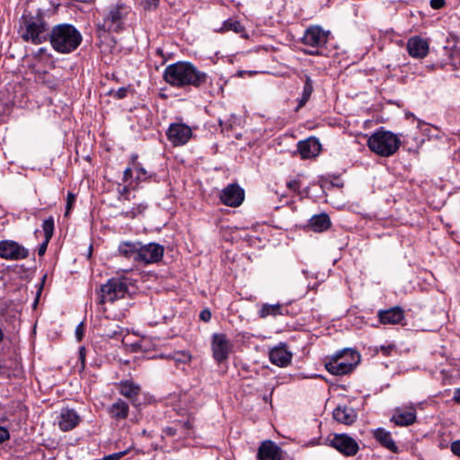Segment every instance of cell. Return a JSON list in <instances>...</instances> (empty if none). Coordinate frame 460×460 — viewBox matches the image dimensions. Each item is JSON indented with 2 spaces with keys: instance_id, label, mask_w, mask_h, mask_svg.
Instances as JSON below:
<instances>
[{
  "instance_id": "6da1fadb",
  "label": "cell",
  "mask_w": 460,
  "mask_h": 460,
  "mask_svg": "<svg viewBox=\"0 0 460 460\" xmlns=\"http://www.w3.org/2000/svg\"><path fill=\"white\" fill-rule=\"evenodd\" d=\"M19 34L24 41L41 44L51 38L48 24L41 15H24L19 22Z\"/></svg>"
},
{
  "instance_id": "7a4b0ae2",
  "label": "cell",
  "mask_w": 460,
  "mask_h": 460,
  "mask_svg": "<svg viewBox=\"0 0 460 460\" xmlns=\"http://www.w3.org/2000/svg\"><path fill=\"white\" fill-rule=\"evenodd\" d=\"M164 79L174 86H198L204 80V75L197 71L192 64L177 62L167 67Z\"/></svg>"
},
{
  "instance_id": "3957f363",
  "label": "cell",
  "mask_w": 460,
  "mask_h": 460,
  "mask_svg": "<svg viewBox=\"0 0 460 460\" xmlns=\"http://www.w3.org/2000/svg\"><path fill=\"white\" fill-rule=\"evenodd\" d=\"M50 40L52 48L56 52L68 54L76 51L81 44L82 36L74 26L63 24L53 28Z\"/></svg>"
},
{
  "instance_id": "277c9868",
  "label": "cell",
  "mask_w": 460,
  "mask_h": 460,
  "mask_svg": "<svg viewBox=\"0 0 460 460\" xmlns=\"http://www.w3.org/2000/svg\"><path fill=\"white\" fill-rule=\"evenodd\" d=\"M360 361V353L353 349H345L333 357L326 365L327 371L334 376H343L359 365Z\"/></svg>"
},
{
  "instance_id": "5b68a950",
  "label": "cell",
  "mask_w": 460,
  "mask_h": 460,
  "mask_svg": "<svg viewBox=\"0 0 460 460\" xmlns=\"http://www.w3.org/2000/svg\"><path fill=\"white\" fill-rule=\"evenodd\" d=\"M367 144L373 152L379 156L387 157L392 156L398 150L400 147V140L392 132L381 130L372 135L369 139Z\"/></svg>"
},
{
  "instance_id": "8992f818",
  "label": "cell",
  "mask_w": 460,
  "mask_h": 460,
  "mask_svg": "<svg viewBox=\"0 0 460 460\" xmlns=\"http://www.w3.org/2000/svg\"><path fill=\"white\" fill-rule=\"evenodd\" d=\"M128 286L121 280L111 279L101 288L100 302L102 304L118 301L128 293Z\"/></svg>"
},
{
  "instance_id": "52a82bcc",
  "label": "cell",
  "mask_w": 460,
  "mask_h": 460,
  "mask_svg": "<svg viewBox=\"0 0 460 460\" xmlns=\"http://www.w3.org/2000/svg\"><path fill=\"white\" fill-rule=\"evenodd\" d=\"M167 139L175 147L186 145L193 136V131L189 126L182 123L172 124L167 131Z\"/></svg>"
},
{
  "instance_id": "ba28073f",
  "label": "cell",
  "mask_w": 460,
  "mask_h": 460,
  "mask_svg": "<svg viewBox=\"0 0 460 460\" xmlns=\"http://www.w3.org/2000/svg\"><path fill=\"white\" fill-rule=\"evenodd\" d=\"M220 200L224 205L230 208L240 207L245 200V191L238 185H230L223 190Z\"/></svg>"
},
{
  "instance_id": "9c48e42d",
  "label": "cell",
  "mask_w": 460,
  "mask_h": 460,
  "mask_svg": "<svg viewBox=\"0 0 460 460\" xmlns=\"http://www.w3.org/2000/svg\"><path fill=\"white\" fill-rule=\"evenodd\" d=\"M0 256L7 260H22L28 256V250L15 242L5 240L0 244Z\"/></svg>"
},
{
  "instance_id": "30bf717a",
  "label": "cell",
  "mask_w": 460,
  "mask_h": 460,
  "mask_svg": "<svg viewBox=\"0 0 460 460\" xmlns=\"http://www.w3.org/2000/svg\"><path fill=\"white\" fill-rule=\"evenodd\" d=\"M334 449L347 456H355L359 451V446L355 440L348 435L341 434L334 436L331 442Z\"/></svg>"
},
{
  "instance_id": "8fae6325",
  "label": "cell",
  "mask_w": 460,
  "mask_h": 460,
  "mask_svg": "<svg viewBox=\"0 0 460 460\" xmlns=\"http://www.w3.org/2000/svg\"><path fill=\"white\" fill-rule=\"evenodd\" d=\"M329 33L320 26H312L306 31L302 41L305 44L313 47H321L328 41Z\"/></svg>"
},
{
  "instance_id": "7c38bea8",
  "label": "cell",
  "mask_w": 460,
  "mask_h": 460,
  "mask_svg": "<svg viewBox=\"0 0 460 460\" xmlns=\"http://www.w3.org/2000/svg\"><path fill=\"white\" fill-rule=\"evenodd\" d=\"M212 353L219 363L224 362L229 353V342L224 334H217L212 337Z\"/></svg>"
},
{
  "instance_id": "4fadbf2b",
  "label": "cell",
  "mask_w": 460,
  "mask_h": 460,
  "mask_svg": "<svg viewBox=\"0 0 460 460\" xmlns=\"http://www.w3.org/2000/svg\"><path fill=\"white\" fill-rule=\"evenodd\" d=\"M322 149L319 141L315 137H311L301 141L297 145V150L302 158L310 159L318 156Z\"/></svg>"
},
{
  "instance_id": "5bb4252c",
  "label": "cell",
  "mask_w": 460,
  "mask_h": 460,
  "mask_svg": "<svg viewBox=\"0 0 460 460\" xmlns=\"http://www.w3.org/2000/svg\"><path fill=\"white\" fill-rule=\"evenodd\" d=\"M139 256L141 260L147 264L158 263L163 258L164 248L157 244L144 245L139 250Z\"/></svg>"
},
{
  "instance_id": "9a60e30c",
  "label": "cell",
  "mask_w": 460,
  "mask_h": 460,
  "mask_svg": "<svg viewBox=\"0 0 460 460\" xmlns=\"http://www.w3.org/2000/svg\"><path fill=\"white\" fill-rule=\"evenodd\" d=\"M271 363L279 367H288L292 360V353L285 346H277L269 353Z\"/></svg>"
},
{
  "instance_id": "2e32d148",
  "label": "cell",
  "mask_w": 460,
  "mask_h": 460,
  "mask_svg": "<svg viewBox=\"0 0 460 460\" xmlns=\"http://www.w3.org/2000/svg\"><path fill=\"white\" fill-rule=\"evenodd\" d=\"M81 422L80 417L77 412H75L72 409H65L60 413L59 418V426L60 430L64 432H68L74 430L75 428L78 426V424Z\"/></svg>"
},
{
  "instance_id": "e0dca14e",
  "label": "cell",
  "mask_w": 460,
  "mask_h": 460,
  "mask_svg": "<svg viewBox=\"0 0 460 460\" xmlns=\"http://www.w3.org/2000/svg\"><path fill=\"white\" fill-rule=\"evenodd\" d=\"M392 422L397 426H410L416 422V411L412 407L398 408L394 412Z\"/></svg>"
},
{
  "instance_id": "ac0fdd59",
  "label": "cell",
  "mask_w": 460,
  "mask_h": 460,
  "mask_svg": "<svg viewBox=\"0 0 460 460\" xmlns=\"http://www.w3.org/2000/svg\"><path fill=\"white\" fill-rule=\"evenodd\" d=\"M407 51L413 58L423 59L429 53V44L425 40L416 36L409 40Z\"/></svg>"
},
{
  "instance_id": "d6986e66",
  "label": "cell",
  "mask_w": 460,
  "mask_h": 460,
  "mask_svg": "<svg viewBox=\"0 0 460 460\" xmlns=\"http://www.w3.org/2000/svg\"><path fill=\"white\" fill-rule=\"evenodd\" d=\"M259 460H281L282 450L271 442H265L261 445L258 451Z\"/></svg>"
},
{
  "instance_id": "ffe728a7",
  "label": "cell",
  "mask_w": 460,
  "mask_h": 460,
  "mask_svg": "<svg viewBox=\"0 0 460 460\" xmlns=\"http://www.w3.org/2000/svg\"><path fill=\"white\" fill-rule=\"evenodd\" d=\"M379 321L383 325H398L404 320V311L400 308H393L379 313Z\"/></svg>"
},
{
  "instance_id": "44dd1931",
  "label": "cell",
  "mask_w": 460,
  "mask_h": 460,
  "mask_svg": "<svg viewBox=\"0 0 460 460\" xmlns=\"http://www.w3.org/2000/svg\"><path fill=\"white\" fill-rule=\"evenodd\" d=\"M374 436L377 439V441L383 447H385L386 449L390 450L391 452L396 453V454L398 453L397 444H396V442H394L391 433L388 430H385L383 428H379V429L374 431Z\"/></svg>"
},
{
  "instance_id": "7402d4cb",
  "label": "cell",
  "mask_w": 460,
  "mask_h": 460,
  "mask_svg": "<svg viewBox=\"0 0 460 460\" xmlns=\"http://www.w3.org/2000/svg\"><path fill=\"white\" fill-rule=\"evenodd\" d=\"M332 225L330 218L327 214H319L312 218L308 222V227L316 233H321L328 229Z\"/></svg>"
},
{
  "instance_id": "603a6c76",
  "label": "cell",
  "mask_w": 460,
  "mask_h": 460,
  "mask_svg": "<svg viewBox=\"0 0 460 460\" xmlns=\"http://www.w3.org/2000/svg\"><path fill=\"white\" fill-rule=\"evenodd\" d=\"M334 417L339 423L350 425L356 421L357 415L353 409L344 406H339L334 410Z\"/></svg>"
},
{
  "instance_id": "cb8c5ba5",
  "label": "cell",
  "mask_w": 460,
  "mask_h": 460,
  "mask_svg": "<svg viewBox=\"0 0 460 460\" xmlns=\"http://www.w3.org/2000/svg\"><path fill=\"white\" fill-rule=\"evenodd\" d=\"M119 391L126 398L133 399L137 397L141 389L140 386L132 381H123L120 384Z\"/></svg>"
},
{
  "instance_id": "d4e9b609",
  "label": "cell",
  "mask_w": 460,
  "mask_h": 460,
  "mask_svg": "<svg viewBox=\"0 0 460 460\" xmlns=\"http://www.w3.org/2000/svg\"><path fill=\"white\" fill-rule=\"evenodd\" d=\"M129 405L124 401L119 400L111 406V416L116 419H126L129 416Z\"/></svg>"
},
{
  "instance_id": "484cf974",
  "label": "cell",
  "mask_w": 460,
  "mask_h": 460,
  "mask_svg": "<svg viewBox=\"0 0 460 460\" xmlns=\"http://www.w3.org/2000/svg\"><path fill=\"white\" fill-rule=\"evenodd\" d=\"M43 230H44L45 233V239L44 244L41 245V249H40V252H39V255L40 256H42L44 255L45 252H46V249H47V246H48L49 242L51 240V238H52V236H53V232H54V220L52 218H49L46 221H45L44 224H43Z\"/></svg>"
},
{
  "instance_id": "4316f807",
  "label": "cell",
  "mask_w": 460,
  "mask_h": 460,
  "mask_svg": "<svg viewBox=\"0 0 460 460\" xmlns=\"http://www.w3.org/2000/svg\"><path fill=\"white\" fill-rule=\"evenodd\" d=\"M281 312V307L280 306H269V305H265L262 308V311H261V315H263V316H266V315H276V314H279Z\"/></svg>"
},
{
  "instance_id": "83f0119b",
  "label": "cell",
  "mask_w": 460,
  "mask_h": 460,
  "mask_svg": "<svg viewBox=\"0 0 460 460\" xmlns=\"http://www.w3.org/2000/svg\"><path fill=\"white\" fill-rule=\"evenodd\" d=\"M136 246H137L136 244L124 243V244H122V245L120 246V252H122V254H124V255H130V254L133 252L134 250L136 248Z\"/></svg>"
},
{
  "instance_id": "f1b7e54d",
  "label": "cell",
  "mask_w": 460,
  "mask_h": 460,
  "mask_svg": "<svg viewBox=\"0 0 460 460\" xmlns=\"http://www.w3.org/2000/svg\"><path fill=\"white\" fill-rule=\"evenodd\" d=\"M224 28L226 30H234L237 33H240L242 31V26L236 21H227L225 22Z\"/></svg>"
},
{
  "instance_id": "f546056e",
  "label": "cell",
  "mask_w": 460,
  "mask_h": 460,
  "mask_svg": "<svg viewBox=\"0 0 460 460\" xmlns=\"http://www.w3.org/2000/svg\"><path fill=\"white\" fill-rule=\"evenodd\" d=\"M9 439H10V433H9L8 429H6L5 427H1V429H0V443L2 444L4 442H8V441H9Z\"/></svg>"
},
{
  "instance_id": "4dcf8cb0",
  "label": "cell",
  "mask_w": 460,
  "mask_h": 460,
  "mask_svg": "<svg viewBox=\"0 0 460 460\" xmlns=\"http://www.w3.org/2000/svg\"><path fill=\"white\" fill-rule=\"evenodd\" d=\"M46 279H47V275H45L44 278L42 280V282L41 283V286H40V288H39V290H38L37 296L35 297V301H34V308H37L38 303H39V301H40V297H41V291L43 290V288H44L45 281H46Z\"/></svg>"
},
{
  "instance_id": "1f68e13d",
  "label": "cell",
  "mask_w": 460,
  "mask_h": 460,
  "mask_svg": "<svg viewBox=\"0 0 460 460\" xmlns=\"http://www.w3.org/2000/svg\"><path fill=\"white\" fill-rule=\"evenodd\" d=\"M74 194L70 193V194H68V197H67V206H66V213H65V216L68 215V213L71 212V208H72V206H73V203H74Z\"/></svg>"
},
{
  "instance_id": "d6a6232c",
  "label": "cell",
  "mask_w": 460,
  "mask_h": 460,
  "mask_svg": "<svg viewBox=\"0 0 460 460\" xmlns=\"http://www.w3.org/2000/svg\"><path fill=\"white\" fill-rule=\"evenodd\" d=\"M128 452H129V450L123 451V452L115 453V454H112L111 456H106V457H104V459L102 460H119L120 458H122L123 456H126Z\"/></svg>"
},
{
  "instance_id": "836d02e7",
  "label": "cell",
  "mask_w": 460,
  "mask_h": 460,
  "mask_svg": "<svg viewBox=\"0 0 460 460\" xmlns=\"http://www.w3.org/2000/svg\"><path fill=\"white\" fill-rule=\"evenodd\" d=\"M84 331H85V328H84V322H82V323H80V325L78 326V328H77V331H76V337H77L78 341H82V339L84 337Z\"/></svg>"
},
{
  "instance_id": "e575fe53",
  "label": "cell",
  "mask_w": 460,
  "mask_h": 460,
  "mask_svg": "<svg viewBox=\"0 0 460 460\" xmlns=\"http://www.w3.org/2000/svg\"><path fill=\"white\" fill-rule=\"evenodd\" d=\"M200 319L202 320L203 322H209L212 318V313L209 309H205V310L200 313Z\"/></svg>"
},
{
  "instance_id": "d590c367",
  "label": "cell",
  "mask_w": 460,
  "mask_h": 460,
  "mask_svg": "<svg viewBox=\"0 0 460 460\" xmlns=\"http://www.w3.org/2000/svg\"><path fill=\"white\" fill-rule=\"evenodd\" d=\"M445 6V2L444 1H442V0H434V1H431L430 2V7L435 9V10H438V9H441V8H443Z\"/></svg>"
},
{
  "instance_id": "8d00e7d4",
  "label": "cell",
  "mask_w": 460,
  "mask_h": 460,
  "mask_svg": "<svg viewBox=\"0 0 460 460\" xmlns=\"http://www.w3.org/2000/svg\"><path fill=\"white\" fill-rule=\"evenodd\" d=\"M451 451H452L454 455H456V456L460 457V441L453 442L452 444H451Z\"/></svg>"
},
{
  "instance_id": "74e56055",
  "label": "cell",
  "mask_w": 460,
  "mask_h": 460,
  "mask_svg": "<svg viewBox=\"0 0 460 460\" xmlns=\"http://www.w3.org/2000/svg\"><path fill=\"white\" fill-rule=\"evenodd\" d=\"M80 358H81L82 370L85 367V348H82L80 351Z\"/></svg>"
},
{
  "instance_id": "f35d334b",
  "label": "cell",
  "mask_w": 460,
  "mask_h": 460,
  "mask_svg": "<svg viewBox=\"0 0 460 460\" xmlns=\"http://www.w3.org/2000/svg\"><path fill=\"white\" fill-rule=\"evenodd\" d=\"M454 400L457 404H459L460 405V388L458 389H456L455 391V394H454Z\"/></svg>"
}]
</instances>
